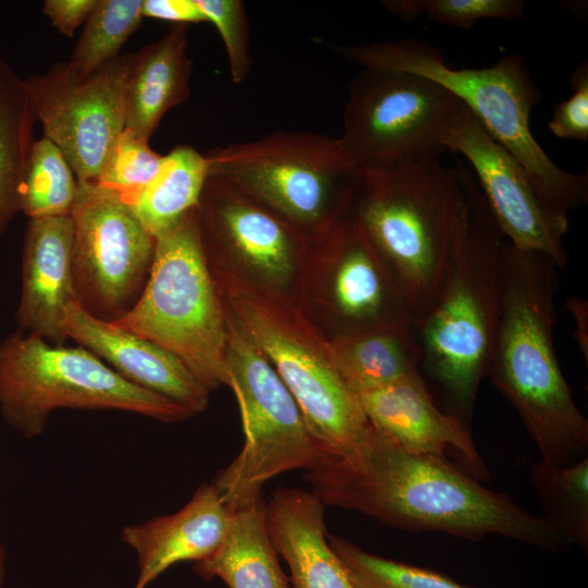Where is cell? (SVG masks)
Returning <instances> with one entry per match:
<instances>
[{
	"label": "cell",
	"mask_w": 588,
	"mask_h": 588,
	"mask_svg": "<svg viewBox=\"0 0 588 588\" xmlns=\"http://www.w3.org/2000/svg\"><path fill=\"white\" fill-rule=\"evenodd\" d=\"M351 215L405 298L414 321L434 303L468 223L457 169L437 158L363 170Z\"/></svg>",
	"instance_id": "4"
},
{
	"label": "cell",
	"mask_w": 588,
	"mask_h": 588,
	"mask_svg": "<svg viewBox=\"0 0 588 588\" xmlns=\"http://www.w3.org/2000/svg\"><path fill=\"white\" fill-rule=\"evenodd\" d=\"M233 514L211 482L199 486L177 512L124 527L122 541L137 560L135 586L146 588L176 563L210 556L223 542Z\"/></svg>",
	"instance_id": "20"
},
{
	"label": "cell",
	"mask_w": 588,
	"mask_h": 588,
	"mask_svg": "<svg viewBox=\"0 0 588 588\" xmlns=\"http://www.w3.org/2000/svg\"><path fill=\"white\" fill-rule=\"evenodd\" d=\"M224 311L228 385L237 399L245 441L212 483L235 512L261 499L264 485L274 476L292 469H315L330 456L311 437L270 362Z\"/></svg>",
	"instance_id": "10"
},
{
	"label": "cell",
	"mask_w": 588,
	"mask_h": 588,
	"mask_svg": "<svg viewBox=\"0 0 588 588\" xmlns=\"http://www.w3.org/2000/svg\"><path fill=\"white\" fill-rule=\"evenodd\" d=\"M163 156L148 140L124 128L113 143L95 184L114 193L127 206L152 180Z\"/></svg>",
	"instance_id": "31"
},
{
	"label": "cell",
	"mask_w": 588,
	"mask_h": 588,
	"mask_svg": "<svg viewBox=\"0 0 588 588\" xmlns=\"http://www.w3.org/2000/svg\"><path fill=\"white\" fill-rule=\"evenodd\" d=\"M544 517L568 542L588 551V457L560 467L544 460L529 467Z\"/></svg>",
	"instance_id": "27"
},
{
	"label": "cell",
	"mask_w": 588,
	"mask_h": 588,
	"mask_svg": "<svg viewBox=\"0 0 588 588\" xmlns=\"http://www.w3.org/2000/svg\"><path fill=\"white\" fill-rule=\"evenodd\" d=\"M559 270L549 256L504 241L487 376L517 411L541 460L565 467L588 457V419L573 399L553 346Z\"/></svg>",
	"instance_id": "2"
},
{
	"label": "cell",
	"mask_w": 588,
	"mask_h": 588,
	"mask_svg": "<svg viewBox=\"0 0 588 588\" xmlns=\"http://www.w3.org/2000/svg\"><path fill=\"white\" fill-rule=\"evenodd\" d=\"M445 149L470 163L487 204L503 234L516 248L549 256L563 270V236L568 219L551 213L540 200L522 163L485 130L462 102L443 138Z\"/></svg>",
	"instance_id": "14"
},
{
	"label": "cell",
	"mask_w": 588,
	"mask_h": 588,
	"mask_svg": "<svg viewBox=\"0 0 588 588\" xmlns=\"http://www.w3.org/2000/svg\"><path fill=\"white\" fill-rule=\"evenodd\" d=\"M356 396L379 436L407 452L448 460L478 481L490 480L470 430L436 403L421 373Z\"/></svg>",
	"instance_id": "16"
},
{
	"label": "cell",
	"mask_w": 588,
	"mask_h": 588,
	"mask_svg": "<svg viewBox=\"0 0 588 588\" xmlns=\"http://www.w3.org/2000/svg\"><path fill=\"white\" fill-rule=\"evenodd\" d=\"M323 504L359 512L407 531H438L479 541L501 536L546 553L569 542L542 516L490 490L448 460L407 452L372 428L343 457L308 470Z\"/></svg>",
	"instance_id": "1"
},
{
	"label": "cell",
	"mask_w": 588,
	"mask_h": 588,
	"mask_svg": "<svg viewBox=\"0 0 588 588\" xmlns=\"http://www.w3.org/2000/svg\"><path fill=\"white\" fill-rule=\"evenodd\" d=\"M462 101L439 83L411 72L364 69L348 87L342 145L360 170L434 159Z\"/></svg>",
	"instance_id": "11"
},
{
	"label": "cell",
	"mask_w": 588,
	"mask_h": 588,
	"mask_svg": "<svg viewBox=\"0 0 588 588\" xmlns=\"http://www.w3.org/2000/svg\"><path fill=\"white\" fill-rule=\"evenodd\" d=\"M73 223L70 215L29 219L23 246L19 329L51 344L66 340L63 321L77 302L72 274Z\"/></svg>",
	"instance_id": "19"
},
{
	"label": "cell",
	"mask_w": 588,
	"mask_h": 588,
	"mask_svg": "<svg viewBox=\"0 0 588 588\" xmlns=\"http://www.w3.org/2000/svg\"><path fill=\"white\" fill-rule=\"evenodd\" d=\"M59 408L115 409L163 422L193 415L125 380L82 346L51 344L20 329L0 341V412L8 425L32 439Z\"/></svg>",
	"instance_id": "9"
},
{
	"label": "cell",
	"mask_w": 588,
	"mask_h": 588,
	"mask_svg": "<svg viewBox=\"0 0 588 588\" xmlns=\"http://www.w3.org/2000/svg\"><path fill=\"white\" fill-rule=\"evenodd\" d=\"M322 238L333 257L331 297L345 334L414 323L397 284L351 213Z\"/></svg>",
	"instance_id": "17"
},
{
	"label": "cell",
	"mask_w": 588,
	"mask_h": 588,
	"mask_svg": "<svg viewBox=\"0 0 588 588\" xmlns=\"http://www.w3.org/2000/svg\"><path fill=\"white\" fill-rule=\"evenodd\" d=\"M7 576V552L0 542V588H3Z\"/></svg>",
	"instance_id": "39"
},
{
	"label": "cell",
	"mask_w": 588,
	"mask_h": 588,
	"mask_svg": "<svg viewBox=\"0 0 588 588\" xmlns=\"http://www.w3.org/2000/svg\"><path fill=\"white\" fill-rule=\"evenodd\" d=\"M140 8L142 0H98L71 59L63 63L65 70L84 78L115 59L140 24Z\"/></svg>",
	"instance_id": "28"
},
{
	"label": "cell",
	"mask_w": 588,
	"mask_h": 588,
	"mask_svg": "<svg viewBox=\"0 0 588 588\" xmlns=\"http://www.w3.org/2000/svg\"><path fill=\"white\" fill-rule=\"evenodd\" d=\"M383 7L403 22L413 21L424 15V0L383 1Z\"/></svg>",
	"instance_id": "38"
},
{
	"label": "cell",
	"mask_w": 588,
	"mask_h": 588,
	"mask_svg": "<svg viewBox=\"0 0 588 588\" xmlns=\"http://www.w3.org/2000/svg\"><path fill=\"white\" fill-rule=\"evenodd\" d=\"M327 539L353 588H475L437 571L367 552L336 535L327 532Z\"/></svg>",
	"instance_id": "30"
},
{
	"label": "cell",
	"mask_w": 588,
	"mask_h": 588,
	"mask_svg": "<svg viewBox=\"0 0 588 588\" xmlns=\"http://www.w3.org/2000/svg\"><path fill=\"white\" fill-rule=\"evenodd\" d=\"M35 121L34 103L24 79L0 56V235L21 211Z\"/></svg>",
	"instance_id": "25"
},
{
	"label": "cell",
	"mask_w": 588,
	"mask_h": 588,
	"mask_svg": "<svg viewBox=\"0 0 588 588\" xmlns=\"http://www.w3.org/2000/svg\"><path fill=\"white\" fill-rule=\"evenodd\" d=\"M568 308L573 314L577 328L575 331V339L577 340L583 354L587 362L588 354V333H587V319L588 308L587 302L578 297H573L567 302Z\"/></svg>",
	"instance_id": "37"
},
{
	"label": "cell",
	"mask_w": 588,
	"mask_h": 588,
	"mask_svg": "<svg viewBox=\"0 0 588 588\" xmlns=\"http://www.w3.org/2000/svg\"><path fill=\"white\" fill-rule=\"evenodd\" d=\"M207 22L218 29L228 56L231 78L243 83L253 68L249 22L240 0H196Z\"/></svg>",
	"instance_id": "32"
},
{
	"label": "cell",
	"mask_w": 588,
	"mask_h": 588,
	"mask_svg": "<svg viewBox=\"0 0 588 588\" xmlns=\"http://www.w3.org/2000/svg\"><path fill=\"white\" fill-rule=\"evenodd\" d=\"M196 212L206 256L234 255L270 283L290 278L304 236L272 212L209 174Z\"/></svg>",
	"instance_id": "15"
},
{
	"label": "cell",
	"mask_w": 588,
	"mask_h": 588,
	"mask_svg": "<svg viewBox=\"0 0 588 588\" xmlns=\"http://www.w3.org/2000/svg\"><path fill=\"white\" fill-rule=\"evenodd\" d=\"M134 588H138V587L135 586Z\"/></svg>",
	"instance_id": "40"
},
{
	"label": "cell",
	"mask_w": 588,
	"mask_h": 588,
	"mask_svg": "<svg viewBox=\"0 0 588 588\" xmlns=\"http://www.w3.org/2000/svg\"><path fill=\"white\" fill-rule=\"evenodd\" d=\"M208 265L224 308L270 362L320 449L332 457L356 449L371 426L336 368L330 340L274 291L221 261Z\"/></svg>",
	"instance_id": "6"
},
{
	"label": "cell",
	"mask_w": 588,
	"mask_h": 588,
	"mask_svg": "<svg viewBox=\"0 0 588 588\" xmlns=\"http://www.w3.org/2000/svg\"><path fill=\"white\" fill-rule=\"evenodd\" d=\"M63 331L125 380L166 396L193 415L207 408L209 391L163 347L94 317L77 302L66 310Z\"/></svg>",
	"instance_id": "18"
},
{
	"label": "cell",
	"mask_w": 588,
	"mask_h": 588,
	"mask_svg": "<svg viewBox=\"0 0 588 588\" xmlns=\"http://www.w3.org/2000/svg\"><path fill=\"white\" fill-rule=\"evenodd\" d=\"M112 323L172 353L209 392L229 384L225 311L203 248L196 208L156 237L140 296Z\"/></svg>",
	"instance_id": "8"
},
{
	"label": "cell",
	"mask_w": 588,
	"mask_h": 588,
	"mask_svg": "<svg viewBox=\"0 0 588 588\" xmlns=\"http://www.w3.org/2000/svg\"><path fill=\"white\" fill-rule=\"evenodd\" d=\"M468 223L430 309L414 321L420 373L443 411L471 428L481 380L488 375L499 316L504 236L473 173L458 163Z\"/></svg>",
	"instance_id": "3"
},
{
	"label": "cell",
	"mask_w": 588,
	"mask_h": 588,
	"mask_svg": "<svg viewBox=\"0 0 588 588\" xmlns=\"http://www.w3.org/2000/svg\"><path fill=\"white\" fill-rule=\"evenodd\" d=\"M221 179L303 236H323L351 213L360 170L339 137L274 131L206 154Z\"/></svg>",
	"instance_id": "7"
},
{
	"label": "cell",
	"mask_w": 588,
	"mask_h": 588,
	"mask_svg": "<svg viewBox=\"0 0 588 588\" xmlns=\"http://www.w3.org/2000/svg\"><path fill=\"white\" fill-rule=\"evenodd\" d=\"M573 93L559 102L548 124L551 133L562 139H588V65L581 63L571 78Z\"/></svg>",
	"instance_id": "34"
},
{
	"label": "cell",
	"mask_w": 588,
	"mask_h": 588,
	"mask_svg": "<svg viewBox=\"0 0 588 588\" xmlns=\"http://www.w3.org/2000/svg\"><path fill=\"white\" fill-rule=\"evenodd\" d=\"M330 48L364 69L411 72L444 86L522 163L543 206L554 216L568 219L571 212L587 203V171L572 173L560 168L531 133L530 113L539 93L519 56L509 54L479 69H452L441 50L419 39Z\"/></svg>",
	"instance_id": "5"
},
{
	"label": "cell",
	"mask_w": 588,
	"mask_h": 588,
	"mask_svg": "<svg viewBox=\"0 0 588 588\" xmlns=\"http://www.w3.org/2000/svg\"><path fill=\"white\" fill-rule=\"evenodd\" d=\"M330 344L342 379L356 395L420 373L414 323L338 334Z\"/></svg>",
	"instance_id": "24"
},
{
	"label": "cell",
	"mask_w": 588,
	"mask_h": 588,
	"mask_svg": "<svg viewBox=\"0 0 588 588\" xmlns=\"http://www.w3.org/2000/svg\"><path fill=\"white\" fill-rule=\"evenodd\" d=\"M194 571L204 580L219 578L229 588L291 587L268 534L262 498L234 512L221 546L196 562Z\"/></svg>",
	"instance_id": "23"
},
{
	"label": "cell",
	"mask_w": 588,
	"mask_h": 588,
	"mask_svg": "<svg viewBox=\"0 0 588 588\" xmlns=\"http://www.w3.org/2000/svg\"><path fill=\"white\" fill-rule=\"evenodd\" d=\"M267 529L293 588H353L329 546L324 504L311 491L277 487L266 501Z\"/></svg>",
	"instance_id": "21"
},
{
	"label": "cell",
	"mask_w": 588,
	"mask_h": 588,
	"mask_svg": "<svg viewBox=\"0 0 588 588\" xmlns=\"http://www.w3.org/2000/svg\"><path fill=\"white\" fill-rule=\"evenodd\" d=\"M192 63L186 24H173L161 38L131 54L124 128L148 140L163 115L188 98Z\"/></svg>",
	"instance_id": "22"
},
{
	"label": "cell",
	"mask_w": 588,
	"mask_h": 588,
	"mask_svg": "<svg viewBox=\"0 0 588 588\" xmlns=\"http://www.w3.org/2000/svg\"><path fill=\"white\" fill-rule=\"evenodd\" d=\"M77 191V179L61 150L45 136L34 140L21 211L29 219L70 215Z\"/></svg>",
	"instance_id": "29"
},
{
	"label": "cell",
	"mask_w": 588,
	"mask_h": 588,
	"mask_svg": "<svg viewBox=\"0 0 588 588\" xmlns=\"http://www.w3.org/2000/svg\"><path fill=\"white\" fill-rule=\"evenodd\" d=\"M207 176L206 155L177 146L163 156L156 175L128 207L156 238L198 206Z\"/></svg>",
	"instance_id": "26"
},
{
	"label": "cell",
	"mask_w": 588,
	"mask_h": 588,
	"mask_svg": "<svg viewBox=\"0 0 588 588\" xmlns=\"http://www.w3.org/2000/svg\"><path fill=\"white\" fill-rule=\"evenodd\" d=\"M130 59L119 54L84 78L71 75L63 63L24 78L44 136L61 150L78 183H95L124 130Z\"/></svg>",
	"instance_id": "13"
},
{
	"label": "cell",
	"mask_w": 588,
	"mask_h": 588,
	"mask_svg": "<svg viewBox=\"0 0 588 588\" xmlns=\"http://www.w3.org/2000/svg\"><path fill=\"white\" fill-rule=\"evenodd\" d=\"M140 12L174 24L207 22L196 0H142Z\"/></svg>",
	"instance_id": "36"
},
{
	"label": "cell",
	"mask_w": 588,
	"mask_h": 588,
	"mask_svg": "<svg viewBox=\"0 0 588 588\" xmlns=\"http://www.w3.org/2000/svg\"><path fill=\"white\" fill-rule=\"evenodd\" d=\"M70 216L76 301L94 317L115 321L145 287L156 238L126 204L95 183H78Z\"/></svg>",
	"instance_id": "12"
},
{
	"label": "cell",
	"mask_w": 588,
	"mask_h": 588,
	"mask_svg": "<svg viewBox=\"0 0 588 588\" xmlns=\"http://www.w3.org/2000/svg\"><path fill=\"white\" fill-rule=\"evenodd\" d=\"M524 10L520 0H424V15L430 21L465 30L482 19L522 17Z\"/></svg>",
	"instance_id": "33"
},
{
	"label": "cell",
	"mask_w": 588,
	"mask_h": 588,
	"mask_svg": "<svg viewBox=\"0 0 588 588\" xmlns=\"http://www.w3.org/2000/svg\"><path fill=\"white\" fill-rule=\"evenodd\" d=\"M98 0H47L42 11L50 23L63 35L73 36L87 21Z\"/></svg>",
	"instance_id": "35"
}]
</instances>
